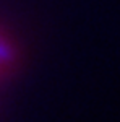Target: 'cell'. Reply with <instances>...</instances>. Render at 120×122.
Instances as JSON below:
<instances>
[{"instance_id": "1", "label": "cell", "mask_w": 120, "mask_h": 122, "mask_svg": "<svg viewBox=\"0 0 120 122\" xmlns=\"http://www.w3.org/2000/svg\"><path fill=\"white\" fill-rule=\"evenodd\" d=\"M16 60V51L15 46L10 42L5 36L0 34V76L8 73Z\"/></svg>"}]
</instances>
